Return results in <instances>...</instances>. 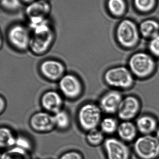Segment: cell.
I'll list each match as a JSON object with an SVG mask.
<instances>
[{
	"label": "cell",
	"instance_id": "e0dca14e",
	"mask_svg": "<svg viewBox=\"0 0 159 159\" xmlns=\"http://www.w3.org/2000/svg\"><path fill=\"white\" fill-rule=\"evenodd\" d=\"M137 131L136 125L131 121H123L119 125L117 132L120 139L131 142L136 137Z\"/></svg>",
	"mask_w": 159,
	"mask_h": 159
},
{
	"label": "cell",
	"instance_id": "4316f807",
	"mask_svg": "<svg viewBox=\"0 0 159 159\" xmlns=\"http://www.w3.org/2000/svg\"><path fill=\"white\" fill-rule=\"evenodd\" d=\"M148 48L149 54L155 58H159V34L150 39Z\"/></svg>",
	"mask_w": 159,
	"mask_h": 159
},
{
	"label": "cell",
	"instance_id": "8992f818",
	"mask_svg": "<svg viewBox=\"0 0 159 159\" xmlns=\"http://www.w3.org/2000/svg\"><path fill=\"white\" fill-rule=\"evenodd\" d=\"M134 150L141 159H155L159 157V140L151 135L139 137L134 144Z\"/></svg>",
	"mask_w": 159,
	"mask_h": 159
},
{
	"label": "cell",
	"instance_id": "ac0fdd59",
	"mask_svg": "<svg viewBox=\"0 0 159 159\" xmlns=\"http://www.w3.org/2000/svg\"><path fill=\"white\" fill-rule=\"evenodd\" d=\"M16 136L12 130L6 126L0 129V147L6 150L15 146Z\"/></svg>",
	"mask_w": 159,
	"mask_h": 159
},
{
	"label": "cell",
	"instance_id": "f546056e",
	"mask_svg": "<svg viewBox=\"0 0 159 159\" xmlns=\"http://www.w3.org/2000/svg\"><path fill=\"white\" fill-rule=\"evenodd\" d=\"M5 100L4 98L2 97V96L1 97V109H0V111H1V113L2 114V112L4 111L5 109L6 108V103Z\"/></svg>",
	"mask_w": 159,
	"mask_h": 159
},
{
	"label": "cell",
	"instance_id": "4fadbf2b",
	"mask_svg": "<svg viewBox=\"0 0 159 159\" xmlns=\"http://www.w3.org/2000/svg\"><path fill=\"white\" fill-rule=\"evenodd\" d=\"M41 75L50 81H59L65 74L63 63L55 59H48L41 62L39 66Z\"/></svg>",
	"mask_w": 159,
	"mask_h": 159
},
{
	"label": "cell",
	"instance_id": "5b68a950",
	"mask_svg": "<svg viewBox=\"0 0 159 159\" xmlns=\"http://www.w3.org/2000/svg\"><path fill=\"white\" fill-rule=\"evenodd\" d=\"M116 38L119 45L123 48H134L138 44L140 39L136 25L129 20L121 21L117 29Z\"/></svg>",
	"mask_w": 159,
	"mask_h": 159
},
{
	"label": "cell",
	"instance_id": "7c38bea8",
	"mask_svg": "<svg viewBox=\"0 0 159 159\" xmlns=\"http://www.w3.org/2000/svg\"><path fill=\"white\" fill-rule=\"evenodd\" d=\"M103 143L107 159H129V149L122 141L110 137L105 139Z\"/></svg>",
	"mask_w": 159,
	"mask_h": 159
},
{
	"label": "cell",
	"instance_id": "9a60e30c",
	"mask_svg": "<svg viewBox=\"0 0 159 159\" xmlns=\"http://www.w3.org/2000/svg\"><path fill=\"white\" fill-rule=\"evenodd\" d=\"M40 103L45 111L53 115L62 109L63 100L58 92L49 90L42 94Z\"/></svg>",
	"mask_w": 159,
	"mask_h": 159
},
{
	"label": "cell",
	"instance_id": "d6a6232c",
	"mask_svg": "<svg viewBox=\"0 0 159 159\" xmlns=\"http://www.w3.org/2000/svg\"><path fill=\"white\" fill-rule=\"evenodd\" d=\"M42 1H47V2H48V0H42Z\"/></svg>",
	"mask_w": 159,
	"mask_h": 159
},
{
	"label": "cell",
	"instance_id": "44dd1931",
	"mask_svg": "<svg viewBox=\"0 0 159 159\" xmlns=\"http://www.w3.org/2000/svg\"><path fill=\"white\" fill-rule=\"evenodd\" d=\"M55 127L60 130L64 131L69 129L71 125V119L65 110L61 109L53 114Z\"/></svg>",
	"mask_w": 159,
	"mask_h": 159
},
{
	"label": "cell",
	"instance_id": "2e32d148",
	"mask_svg": "<svg viewBox=\"0 0 159 159\" xmlns=\"http://www.w3.org/2000/svg\"><path fill=\"white\" fill-rule=\"evenodd\" d=\"M138 131L143 135H150L156 131L158 128L157 121L156 118L149 115H144L139 117L136 122Z\"/></svg>",
	"mask_w": 159,
	"mask_h": 159
},
{
	"label": "cell",
	"instance_id": "7a4b0ae2",
	"mask_svg": "<svg viewBox=\"0 0 159 159\" xmlns=\"http://www.w3.org/2000/svg\"><path fill=\"white\" fill-rule=\"evenodd\" d=\"M30 48L33 54L41 56L45 54L53 43L54 35L46 21L32 29Z\"/></svg>",
	"mask_w": 159,
	"mask_h": 159
},
{
	"label": "cell",
	"instance_id": "7402d4cb",
	"mask_svg": "<svg viewBox=\"0 0 159 159\" xmlns=\"http://www.w3.org/2000/svg\"><path fill=\"white\" fill-rule=\"evenodd\" d=\"M118 122L113 117H106L102 119L100 123V129L104 134H112L117 131Z\"/></svg>",
	"mask_w": 159,
	"mask_h": 159
},
{
	"label": "cell",
	"instance_id": "d4e9b609",
	"mask_svg": "<svg viewBox=\"0 0 159 159\" xmlns=\"http://www.w3.org/2000/svg\"><path fill=\"white\" fill-rule=\"evenodd\" d=\"M107 6L109 11L115 16H121L126 10L124 0H108Z\"/></svg>",
	"mask_w": 159,
	"mask_h": 159
},
{
	"label": "cell",
	"instance_id": "83f0119b",
	"mask_svg": "<svg viewBox=\"0 0 159 159\" xmlns=\"http://www.w3.org/2000/svg\"><path fill=\"white\" fill-rule=\"evenodd\" d=\"M21 0H1V6L9 11H15L20 7Z\"/></svg>",
	"mask_w": 159,
	"mask_h": 159
},
{
	"label": "cell",
	"instance_id": "30bf717a",
	"mask_svg": "<svg viewBox=\"0 0 159 159\" xmlns=\"http://www.w3.org/2000/svg\"><path fill=\"white\" fill-rule=\"evenodd\" d=\"M30 127L38 133H47L55 128L53 115L46 111H39L32 115L29 120Z\"/></svg>",
	"mask_w": 159,
	"mask_h": 159
},
{
	"label": "cell",
	"instance_id": "6da1fadb",
	"mask_svg": "<svg viewBox=\"0 0 159 159\" xmlns=\"http://www.w3.org/2000/svg\"><path fill=\"white\" fill-rule=\"evenodd\" d=\"M128 68L136 78H149L155 73L157 63L155 57L149 53L137 52L131 56L128 61Z\"/></svg>",
	"mask_w": 159,
	"mask_h": 159
},
{
	"label": "cell",
	"instance_id": "1f68e13d",
	"mask_svg": "<svg viewBox=\"0 0 159 159\" xmlns=\"http://www.w3.org/2000/svg\"><path fill=\"white\" fill-rule=\"evenodd\" d=\"M156 134H157V138L159 140V126L158 127L157 131H156Z\"/></svg>",
	"mask_w": 159,
	"mask_h": 159
},
{
	"label": "cell",
	"instance_id": "52a82bcc",
	"mask_svg": "<svg viewBox=\"0 0 159 159\" xmlns=\"http://www.w3.org/2000/svg\"><path fill=\"white\" fill-rule=\"evenodd\" d=\"M31 36L28 29L21 24L13 25L7 31L8 42L19 51H24L29 48Z\"/></svg>",
	"mask_w": 159,
	"mask_h": 159
},
{
	"label": "cell",
	"instance_id": "9c48e42d",
	"mask_svg": "<svg viewBox=\"0 0 159 159\" xmlns=\"http://www.w3.org/2000/svg\"><path fill=\"white\" fill-rule=\"evenodd\" d=\"M141 108L140 100L134 95H128L122 99L117 114L122 121H131L138 116Z\"/></svg>",
	"mask_w": 159,
	"mask_h": 159
},
{
	"label": "cell",
	"instance_id": "277c9868",
	"mask_svg": "<svg viewBox=\"0 0 159 159\" xmlns=\"http://www.w3.org/2000/svg\"><path fill=\"white\" fill-rule=\"evenodd\" d=\"M102 111L98 105L87 103L81 107L77 113V121L81 129L87 132L97 129L102 119Z\"/></svg>",
	"mask_w": 159,
	"mask_h": 159
},
{
	"label": "cell",
	"instance_id": "3957f363",
	"mask_svg": "<svg viewBox=\"0 0 159 159\" xmlns=\"http://www.w3.org/2000/svg\"><path fill=\"white\" fill-rule=\"evenodd\" d=\"M134 78L129 68L123 66L110 68L104 75L105 83L116 90L131 89L134 85Z\"/></svg>",
	"mask_w": 159,
	"mask_h": 159
},
{
	"label": "cell",
	"instance_id": "4dcf8cb0",
	"mask_svg": "<svg viewBox=\"0 0 159 159\" xmlns=\"http://www.w3.org/2000/svg\"><path fill=\"white\" fill-rule=\"evenodd\" d=\"M35 1H36V0H21V2H22L28 4V5L33 2H35Z\"/></svg>",
	"mask_w": 159,
	"mask_h": 159
},
{
	"label": "cell",
	"instance_id": "484cf974",
	"mask_svg": "<svg viewBox=\"0 0 159 159\" xmlns=\"http://www.w3.org/2000/svg\"><path fill=\"white\" fill-rule=\"evenodd\" d=\"M156 2V0H134L136 8L143 12H148L153 9Z\"/></svg>",
	"mask_w": 159,
	"mask_h": 159
},
{
	"label": "cell",
	"instance_id": "f1b7e54d",
	"mask_svg": "<svg viewBox=\"0 0 159 159\" xmlns=\"http://www.w3.org/2000/svg\"><path fill=\"white\" fill-rule=\"evenodd\" d=\"M58 159H84V158L83 155L79 151L72 150L62 154Z\"/></svg>",
	"mask_w": 159,
	"mask_h": 159
},
{
	"label": "cell",
	"instance_id": "cb8c5ba5",
	"mask_svg": "<svg viewBox=\"0 0 159 159\" xmlns=\"http://www.w3.org/2000/svg\"><path fill=\"white\" fill-rule=\"evenodd\" d=\"M15 146L31 153L34 148V143L29 136L24 134L20 133L16 136Z\"/></svg>",
	"mask_w": 159,
	"mask_h": 159
},
{
	"label": "cell",
	"instance_id": "d6986e66",
	"mask_svg": "<svg viewBox=\"0 0 159 159\" xmlns=\"http://www.w3.org/2000/svg\"><path fill=\"white\" fill-rule=\"evenodd\" d=\"M140 31L145 38H151L159 34V24L156 20H147L140 25Z\"/></svg>",
	"mask_w": 159,
	"mask_h": 159
},
{
	"label": "cell",
	"instance_id": "ffe728a7",
	"mask_svg": "<svg viewBox=\"0 0 159 159\" xmlns=\"http://www.w3.org/2000/svg\"><path fill=\"white\" fill-rule=\"evenodd\" d=\"M1 159H32L31 153L17 147L4 150Z\"/></svg>",
	"mask_w": 159,
	"mask_h": 159
},
{
	"label": "cell",
	"instance_id": "8fae6325",
	"mask_svg": "<svg viewBox=\"0 0 159 159\" xmlns=\"http://www.w3.org/2000/svg\"><path fill=\"white\" fill-rule=\"evenodd\" d=\"M26 9V14L30 19L32 27L46 20V16L50 12V7L47 1L39 0L29 4Z\"/></svg>",
	"mask_w": 159,
	"mask_h": 159
},
{
	"label": "cell",
	"instance_id": "603a6c76",
	"mask_svg": "<svg viewBox=\"0 0 159 159\" xmlns=\"http://www.w3.org/2000/svg\"><path fill=\"white\" fill-rule=\"evenodd\" d=\"M86 141L89 145L98 146L104 142V134L98 128L87 132L86 137Z\"/></svg>",
	"mask_w": 159,
	"mask_h": 159
},
{
	"label": "cell",
	"instance_id": "5bb4252c",
	"mask_svg": "<svg viewBox=\"0 0 159 159\" xmlns=\"http://www.w3.org/2000/svg\"><path fill=\"white\" fill-rule=\"evenodd\" d=\"M121 93L116 89L105 92L101 97L99 106L103 113L107 115L117 114L123 99Z\"/></svg>",
	"mask_w": 159,
	"mask_h": 159
},
{
	"label": "cell",
	"instance_id": "ba28073f",
	"mask_svg": "<svg viewBox=\"0 0 159 159\" xmlns=\"http://www.w3.org/2000/svg\"><path fill=\"white\" fill-rule=\"evenodd\" d=\"M59 89L62 94L69 99H76L83 92V84L78 77L72 74L63 75L58 82Z\"/></svg>",
	"mask_w": 159,
	"mask_h": 159
}]
</instances>
